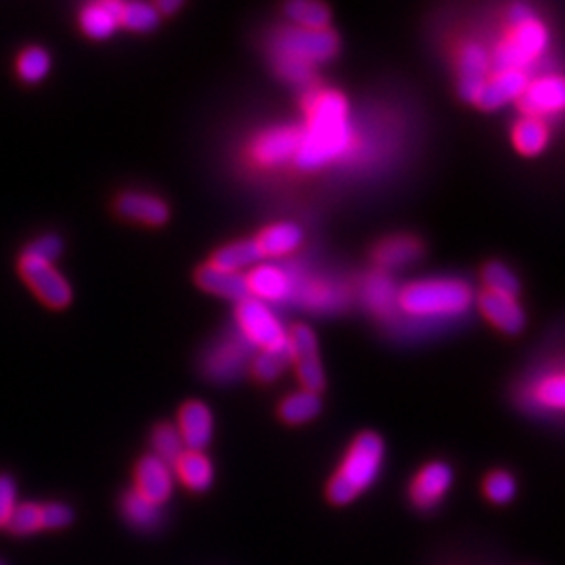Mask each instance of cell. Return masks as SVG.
<instances>
[{"label":"cell","mask_w":565,"mask_h":565,"mask_svg":"<svg viewBox=\"0 0 565 565\" xmlns=\"http://www.w3.org/2000/svg\"><path fill=\"white\" fill-rule=\"evenodd\" d=\"M160 23V13L147 2H121L120 25L132 32H151Z\"/></svg>","instance_id":"obj_29"},{"label":"cell","mask_w":565,"mask_h":565,"mask_svg":"<svg viewBox=\"0 0 565 565\" xmlns=\"http://www.w3.org/2000/svg\"><path fill=\"white\" fill-rule=\"evenodd\" d=\"M490 72V55L482 44L469 42L459 53V95L461 99L476 103Z\"/></svg>","instance_id":"obj_13"},{"label":"cell","mask_w":565,"mask_h":565,"mask_svg":"<svg viewBox=\"0 0 565 565\" xmlns=\"http://www.w3.org/2000/svg\"><path fill=\"white\" fill-rule=\"evenodd\" d=\"M212 427L214 419L205 404L200 401H191L184 404L179 413V434H181L184 450H200L212 440Z\"/></svg>","instance_id":"obj_15"},{"label":"cell","mask_w":565,"mask_h":565,"mask_svg":"<svg viewBox=\"0 0 565 565\" xmlns=\"http://www.w3.org/2000/svg\"><path fill=\"white\" fill-rule=\"evenodd\" d=\"M527 72L525 70H501L494 72L492 76H488L484 82L476 105L482 109H499L507 103L518 102L524 95L525 86H527Z\"/></svg>","instance_id":"obj_11"},{"label":"cell","mask_w":565,"mask_h":565,"mask_svg":"<svg viewBox=\"0 0 565 565\" xmlns=\"http://www.w3.org/2000/svg\"><path fill=\"white\" fill-rule=\"evenodd\" d=\"M49 67H51V57L44 49L39 46H32V49H25L18 60V74L23 82H41L46 74H49Z\"/></svg>","instance_id":"obj_33"},{"label":"cell","mask_w":565,"mask_h":565,"mask_svg":"<svg viewBox=\"0 0 565 565\" xmlns=\"http://www.w3.org/2000/svg\"><path fill=\"white\" fill-rule=\"evenodd\" d=\"M249 356H252V343L247 342L243 335L231 338V340H224L207 356L205 371L218 382H228L242 375L243 369L249 363Z\"/></svg>","instance_id":"obj_14"},{"label":"cell","mask_w":565,"mask_h":565,"mask_svg":"<svg viewBox=\"0 0 565 565\" xmlns=\"http://www.w3.org/2000/svg\"><path fill=\"white\" fill-rule=\"evenodd\" d=\"M302 228L291 223H279L264 228L256 245L263 256H287L302 245Z\"/></svg>","instance_id":"obj_22"},{"label":"cell","mask_w":565,"mask_h":565,"mask_svg":"<svg viewBox=\"0 0 565 565\" xmlns=\"http://www.w3.org/2000/svg\"><path fill=\"white\" fill-rule=\"evenodd\" d=\"M287 343L291 352V363H296L303 390L319 394L324 387V373L312 329L306 324H296L287 335Z\"/></svg>","instance_id":"obj_7"},{"label":"cell","mask_w":565,"mask_h":565,"mask_svg":"<svg viewBox=\"0 0 565 565\" xmlns=\"http://www.w3.org/2000/svg\"><path fill=\"white\" fill-rule=\"evenodd\" d=\"M151 446L156 450V457L166 465H174V461L184 452L181 434L174 425L170 424H160L153 429Z\"/></svg>","instance_id":"obj_30"},{"label":"cell","mask_w":565,"mask_h":565,"mask_svg":"<svg viewBox=\"0 0 565 565\" xmlns=\"http://www.w3.org/2000/svg\"><path fill=\"white\" fill-rule=\"evenodd\" d=\"M237 324L243 338L252 345L263 350H281L287 345V333L273 310L254 298L237 303Z\"/></svg>","instance_id":"obj_6"},{"label":"cell","mask_w":565,"mask_h":565,"mask_svg":"<svg viewBox=\"0 0 565 565\" xmlns=\"http://www.w3.org/2000/svg\"><path fill=\"white\" fill-rule=\"evenodd\" d=\"M174 469H177V476L181 478L182 484L195 492L207 490L212 484V478H214V469H212L210 459L200 450H184L181 457L174 461Z\"/></svg>","instance_id":"obj_23"},{"label":"cell","mask_w":565,"mask_h":565,"mask_svg":"<svg viewBox=\"0 0 565 565\" xmlns=\"http://www.w3.org/2000/svg\"><path fill=\"white\" fill-rule=\"evenodd\" d=\"M15 505V482L9 476H0V527H7Z\"/></svg>","instance_id":"obj_41"},{"label":"cell","mask_w":565,"mask_h":565,"mask_svg":"<svg viewBox=\"0 0 565 565\" xmlns=\"http://www.w3.org/2000/svg\"><path fill=\"white\" fill-rule=\"evenodd\" d=\"M548 142V128L539 118H522L513 128V145L524 156H539Z\"/></svg>","instance_id":"obj_27"},{"label":"cell","mask_w":565,"mask_h":565,"mask_svg":"<svg viewBox=\"0 0 565 565\" xmlns=\"http://www.w3.org/2000/svg\"><path fill=\"white\" fill-rule=\"evenodd\" d=\"M384 463V443L377 434L364 431L345 455L338 473L331 478L327 497L335 505H348L375 482Z\"/></svg>","instance_id":"obj_3"},{"label":"cell","mask_w":565,"mask_h":565,"mask_svg":"<svg viewBox=\"0 0 565 565\" xmlns=\"http://www.w3.org/2000/svg\"><path fill=\"white\" fill-rule=\"evenodd\" d=\"M300 137L302 132L296 126L268 128L252 145V158L266 168L289 162L300 149Z\"/></svg>","instance_id":"obj_9"},{"label":"cell","mask_w":565,"mask_h":565,"mask_svg":"<svg viewBox=\"0 0 565 565\" xmlns=\"http://www.w3.org/2000/svg\"><path fill=\"white\" fill-rule=\"evenodd\" d=\"M61 249H63V243H61L60 237L44 235L39 242L32 243L25 254L36 258V260H42V263L53 264V260L60 258Z\"/></svg>","instance_id":"obj_40"},{"label":"cell","mask_w":565,"mask_h":565,"mask_svg":"<svg viewBox=\"0 0 565 565\" xmlns=\"http://www.w3.org/2000/svg\"><path fill=\"white\" fill-rule=\"evenodd\" d=\"M306 126L300 128V149L296 163L302 170H317L335 162L350 151L352 128L348 120V102L335 90H312L306 102Z\"/></svg>","instance_id":"obj_1"},{"label":"cell","mask_w":565,"mask_h":565,"mask_svg":"<svg viewBox=\"0 0 565 565\" xmlns=\"http://www.w3.org/2000/svg\"><path fill=\"white\" fill-rule=\"evenodd\" d=\"M486 497L497 503L505 505L515 497V480L507 471H492L484 482Z\"/></svg>","instance_id":"obj_37"},{"label":"cell","mask_w":565,"mask_h":565,"mask_svg":"<svg viewBox=\"0 0 565 565\" xmlns=\"http://www.w3.org/2000/svg\"><path fill=\"white\" fill-rule=\"evenodd\" d=\"M285 13L296 23V28H303V30H324L331 18L323 2H315V0H294L285 7Z\"/></svg>","instance_id":"obj_28"},{"label":"cell","mask_w":565,"mask_h":565,"mask_svg":"<svg viewBox=\"0 0 565 565\" xmlns=\"http://www.w3.org/2000/svg\"><path fill=\"white\" fill-rule=\"evenodd\" d=\"M121 507H124V515H126L132 524L139 525V527H151V525L158 524L160 507L147 503L135 490L124 497Z\"/></svg>","instance_id":"obj_35"},{"label":"cell","mask_w":565,"mask_h":565,"mask_svg":"<svg viewBox=\"0 0 565 565\" xmlns=\"http://www.w3.org/2000/svg\"><path fill=\"white\" fill-rule=\"evenodd\" d=\"M9 532H13L15 536H28L42 530L41 524V505L34 503H21L15 505L11 520H9Z\"/></svg>","instance_id":"obj_36"},{"label":"cell","mask_w":565,"mask_h":565,"mask_svg":"<svg viewBox=\"0 0 565 565\" xmlns=\"http://www.w3.org/2000/svg\"><path fill=\"white\" fill-rule=\"evenodd\" d=\"M532 18H536L534 15V11L524 4V2H520V4H513L511 7V11H509V20H511V25H518V23H524V21L532 20Z\"/></svg>","instance_id":"obj_42"},{"label":"cell","mask_w":565,"mask_h":565,"mask_svg":"<svg viewBox=\"0 0 565 565\" xmlns=\"http://www.w3.org/2000/svg\"><path fill=\"white\" fill-rule=\"evenodd\" d=\"M74 520V513L67 505H61V503H49V505L41 507V524L42 530H60L65 525L72 524Z\"/></svg>","instance_id":"obj_39"},{"label":"cell","mask_w":565,"mask_h":565,"mask_svg":"<svg viewBox=\"0 0 565 565\" xmlns=\"http://www.w3.org/2000/svg\"><path fill=\"white\" fill-rule=\"evenodd\" d=\"M179 7H181V0H162V2H158V4H156L158 13H163V15L174 13Z\"/></svg>","instance_id":"obj_43"},{"label":"cell","mask_w":565,"mask_h":565,"mask_svg":"<svg viewBox=\"0 0 565 565\" xmlns=\"http://www.w3.org/2000/svg\"><path fill=\"white\" fill-rule=\"evenodd\" d=\"M548 44V32L545 23L539 18L511 25L509 34L503 42L497 46L490 65L501 70H525L545 53Z\"/></svg>","instance_id":"obj_5"},{"label":"cell","mask_w":565,"mask_h":565,"mask_svg":"<svg viewBox=\"0 0 565 565\" xmlns=\"http://www.w3.org/2000/svg\"><path fill=\"white\" fill-rule=\"evenodd\" d=\"M340 39L331 30L282 28L270 42V57L282 81L306 86L315 81V65L335 57Z\"/></svg>","instance_id":"obj_2"},{"label":"cell","mask_w":565,"mask_h":565,"mask_svg":"<svg viewBox=\"0 0 565 565\" xmlns=\"http://www.w3.org/2000/svg\"><path fill=\"white\" fill-rule=\"evenodd\" d=\"M21 279L41 298L49 308H65L72 302V287L53 268V264L42 263L28 254L20 260Z\"/></svg>","instance_id":"obj_8"},{"label":"cell","mask_w":565,"mask_h":565,"mask_svg":"<svg viewBox=\"0 0 565 565\" xmlns=\"http://www.w3.org/2000/svg\"><path fill=\"white\" fill-rule=\"evenodd\" d=\"M534 398L539 404L548 408H564L565 404V380L562 373L548 375L534 390Z\"/></svg>","instance_id":"obj_38"},{"label":"cell","mask_w":565,"mask_h":565,"mask_svg":"<svg viewBox=\"0 0 565 565\" xmlns=\"http://www.w3.org/2000/svg\"><path fill=\"white\" fill-rule=\"evenodd\" d=\"M473 291L459 279H431L411 282L398 296V303L406 315L417 319L457 317L471 303Z\"/></svg>","instance_id":"obj_4"},{"label":"cell","mask_w":565,"mask_h":565,"mask_svg":"<svg viewBox=\"0 0 565 565\" xmlns=\"http://www.w3.org/2000/svg\"><path fill=\"white\" fill-rule=\"evenodd\" d=\"M263 258L260 249L256 242H235L228 243L221 247L214 258H212V266L226 270V273H239L242 268H249Z\"/></svg>","instance_id":"obj_25"},{"label":"cell","mask_w":565,"mask_h":565,"mask_svg":"<svg viewBox=\"0 0 565 565\" xmlns=\"http://www.w3.org/2000/svg\"><path fill=\"white\" fill-rule=\"evenodd\" d=\"M121 2L118 0H103L90 2L82 9L81 25L86 36L90 39H107L120 25Z\"/></svg>","instance_id":"obj_21"},{"label":"cell","mask_w":565,"mask_h":565,"mask_svg":"<svg viewBox=\"0 0 565 565\" xmlns=\"http://www.w3.org/2000/svg\"><path fill=\"white\" fill-rule=\"evenodd\" d=\"M486 291L507 296V298H515L520 291V282L515 279V275L507 268L505 264L490 263L484 268Z\"/></svg>","instance_id":"obj_34"},{"label":"cell","mask_w":565,"mask_h":565,"mask_svg":"<svg viewBox=\"0 0 565 565\" xmlns=\"http://www.w3.org/2000/svg\"><path fill=\"white\" fill-rule=\"evenodd\" d=\"M452 484V469L445 463L425 465L411 486V499L419 509L436 505Z\"/></svg>","instance_id":"obj_16"},{"label":"cell","mask_w":565,"mask_h":565,"mask_svg":"<svg viewBox=\"0 0 565 565\" xmlns=\"http://www.w3.org/2000/svg\"><path fill=\"white\" fill-rule=\"evenodd\" d=\"M120 216L135 223L160 226L168 221V205L147 193H124L116 203Z\"/></svg>","instance_id":"obj_19"},{"label":"cell","mask_w":565,"mask_h":565,"mask_svg":"<svg viewBox=\"0 0 565 565\" xmlns=\"http://www.w3.org/2000/svg\"><path fill=\"white\" fill-rule=\"evenodd\" d=\"M135 480H137L135 492L142 497L147 503L156 507L166 503L172 494V488H174L170 467L160 461L156 455L142 457L139 465H137Z\"/></svg>","instance_id":"obj_12"},{"label":"cell","mask_w":565,"mask_h":565,"mask_svg":"<svg viewBox=\"0 0 565 565\" xmlns=\"http://www.w3.org/2000/svg\"><path fill=\"white\" fill-rule=\"evenodd\" d=\"M321 398L319 394L312 392H296L291 396H287L279 406V415H281L285 424L300 425L315 419L321 413Z\"/></svg>","instance_id":"obj_26"},{"label":"cell","mask_w":565,"mask_h":565,"mask_svg":"<svg viewBox=\"0 0 565 565\" xmlns=\"http://www.w3.org/2000/svg\"><path fill=\"white\" fill-rule=\"evenodd\" d=\"M291 363V352H289V343L281 350H263L256 359H254V375L260 382H275L282 371L287 369V364Z\"/></svg>","instance_id":"obj_31"},{"label":"cell","mask_w":565,"mask_h":565,"mask_svg":"<svg viewBox=\"0 0 565 565\" xmlns=\"http://www.w3.org/2000/svg\"><path fill=\"white\" fill-rule=\"evenodd\" d=\"M198 282L207 294L221 296V298L231 300V302L239 303L249 298L247 282H245L243 275H239V273H226V270H221V268H216L212 264L200 268Z\"/></svg>","instance_id":"obj_20"},{"label":"cell","mask_w":565,"mask_h":565,"mask_svg":"<svg viewBox=\"0 0 565 565\" xmlns=\"http://www.w3.org/2000/svg\"><path fill=\"white\" fill-rule=\"evenodd\" d=\"M247 291L254 294L258 302H281L289 291H291V281L287 273H282L279 266L264 264L252 268V273L245 277Z\"/></svg>","instance_id":"obj_17"},{"label":"cell","mask_w":565,"mask_h":565,"mask_svg":"<svg viewBox=\"0 0 565 565\" xmlns=\"http://www.w3.org/2000/svg\"><path fill=\"white\" fill-rule=\"evenodd\" d=\"M424 247L415 237H392L377 245L375 249V263L382 268L394 270V268H403L406 264L415 263L422 256Z\"/></svg>","instance_id":"obj_24"},{"label":"cell","mask_w":565,"mask_h":565,"mask_svg":"<svg viewBox=\"0 0 565 565\" xmlns=\"http://www.w3.org/2000/svg\"><path fill=\"white\" fill-rule=\"evenodd\" d=\"M525 118H539L548 114H559L565 105V82L559 76H545L527 82L524 95L518 99Z\"/></svg>","instance_id":"obj_10"},{"label":"cell","mask_w":565,"mask_h":565,"mask_svg":"<svg viewBox=\"0 0 565 565\" xmlns=\"http://www.w3.org/2000/svg\"><path fill=\"white\" fill-rule=\"evenodd\" d=\"M480 308L490 323L509 335H518L525 327L524 310L520 303L515 302V298H507V296H499L492 291H482Z\"/></svg>","instance_id":"obj_18"},{"label":"cell","mask_w":565,"mask_h":565,"mask_svg":"<svg viewBox=\"0 0 565 565\" xmlns=\"http://www.w3.org/2000/svg\"><path fill=\"white\" fill-rule=\"evenodd\" d=\"M366 302L380 315H387L390 310H394L398 303V294L394 289V282L384 275L371 277L366 282Z\"/></svg>","instance_id":"obj_32"}]
</instances>
